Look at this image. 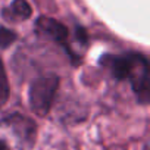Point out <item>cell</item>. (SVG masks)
I'll use <instances>...</instances> for the list:
<instances>
[{
  "label": "cell",
  "mask_w": 150,
  "mask_h": 150,
  "mask_svg": "<svg viewBox=\"0 0 150 150\" xmlns=\"http://www.w3.org/2000/svg\"><path fill=\"white\" fill-rule=\"evenodd\" d=\"M106 66L118 80H129L140 103L149 102V62L143 54L131 53L124 56H106Z\"/></svg>",
  "instance_id": "1"
},
{
  "label": "cell",
  "mask_w": 150,
  "mask_h": 150,
  "mask_svg": "<svg viewBox=\"0 0 150 150\" xmlns=\"http://www.w3.org/2000/svg\"><path fill=\"white\" fill-rule=\"evenodd\" d=\"M57 87H59V78L56 75H43V77L33 81L28 99H30V106L35 115L44 116L49 113Z\"/></svg>",
  "instance_id": "2"
},
{
  "label": "cell",
  "mask_w": 150,
  "mask_h": 150,
  "mask_svg": "<svg viewBox=\"0 0 150 150\" xmlns=\"http://www.w3.org/2000/svg\"><path fill=\"white\" fill-rule=\"evenodd\" d=\"M2 125H5L11 132L13 134L16 140V146L19 150H31L35 141L37 134V125L33 119L24 116V115H11L6 119L2 121Z\"/></svg>",
  "instance_id": "3"
},
{
  "label": "cell",
  "mask_w": 150,
  "mask_h": 150,
  "mask_svg": "<svg viewBox=\"0 0 150 150\" xmlns=\"http://www.w3.org/2000/svg\"><path fill=\"white\" fill-rule=\"evenodd\" d=\"M35 28H37V33L65 46L66 44V40H68V28L56 21V19H52V18H40L35 24Z\"/></svg>",
  "instance_id": "4"
},
{
  "label": "cell",
  "mask_w": 150,
  "mask_h": 150,
  "mask_svg": "<svg viewBox=\"0 0 150 150\" xmlns=\"http://www.w3.org/2000/svg\"><path fill=\"white\" fill-rule=\"evenodd\" d=\"M11 13L16 19L25 21L31 16L33 11H31V6L27 0H13L12 5H11Z\"/></svg>",
  "instance_id": "5"
},
{
  "label": "cell",
  "mask_w": 150,
  "mask_h": 150,
  "mask_svg": "<svg viewBox=\"0 0 150 150\" xmlns=\"http://www.w3.org/2000/svg\"><path fill=\"white\" fill-rule=\"evenodd\" d=\"M9 99V83H8V75L5 65L0 59V108H2Z\"/></svg>",
  "instance_id": "6"
},
{
  "label": "cell",
  "mask_w": 150,
  "mask_h": 150,
  "mask_svg": "<svg viewBox=\"0 0 150 150\" xmlns=\"http://www.w3.org/2000/svg\"><path fill=\"white\" fill-rule=\"evenodd\" d=\"M16 40V34L5 27H0V49L9 47Z\"/></svg>",
  "instance_id": "7"
},
{
  "label": "cell",
  "mask_w": 150,
  "mask_h": 150,
  "mask_svg": "<svg viewBox=\"0 0 150 150\" xmlns=\"http://www.w3.org/2000/svg\"><path fill=\"white\" fill-rule=\"evenodd\" d=\"M0 150H11V149H9V146H8L3 140H0Z\"/></svg>",
  "instance_id": "8"
}]
</instances>
